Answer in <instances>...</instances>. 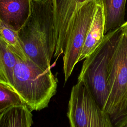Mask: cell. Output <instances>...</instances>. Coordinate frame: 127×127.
Segmentation results:
<instances>
[{"label":"cell","instance_id":"1","mask_svg":"<svg viewBox=\"0 0 127 127\" xmlns=\"http://www.w3.org/2000/svg\"><path fill=\"white\" fill-rule=\"evenodd\" d=\"M18 33L28 57L44 69L51 67L55 50L52 0H31L30 15Z\"/></svg>","mask_w":127,"mask_h":127},{"label":"cell","instance_id":"2","mask_svg":"<svg viewBox=\"0 0 127 127\" xmlns=\"http://www.w3.org/2000/svg\"><path fill=\"white\" fill-rule=\"evenodd\" d=\"M57 85L58 80L51 67L44 69L29 57L17 58L13 70V89L32 111L48 107L56 93Z\"/></svg>","mask_w":127,"mask_h":127},{"label":"cell","instance_id":"3","mask_svg":"<svg viewBox=\"0 0 127 127\" xmlns=\"http://www.w3.org/2000/svg\"><path fill=\"white\" fill-rule=\"evenodd\" d=\"M123 30L120 27L105 35L101 44L84 60L77 81L88 88L100 107L105 111L107 81L110 66Z\"/></svg>","mask_w":127,"mask_h":127},{"label":"cell","instance_id":"4","mask_svg":"<svg viewBox=\"0 0 127 127\" xmlns=\"http://www.w3.org/2000/svg\"><path fill=\"white\" fill-rule=\"evenodd\" d=\"M107 85L105 112L113 127H124L127 122V39L123 32L112 60Z\"/></svg>","mask_w":127,"mask_h":127},{"label":"cell","instance_id":"5","mask_svg":"<svg viewBox=\"0 0 127 127\" xmlns=\"http://www.w3.org/2000/svg\"><path fill=\"white\" fill-rule=\"evenodd\" d=\"M71 127H113L108 114L86 86L77 81L72 87L67 112Z\"/></svg>","mask_w":127,"mask_h":127},{"label":"cell","instance_id":"6","mask_svg":"<svg viewBox=\"0 0 127 127\" xmlns=\"http://www.w3.org/2000/svg\"><path fill=\"white\" fill-rule=\"evenodd\" d=\"M97 2L89 0L75 12L67 31L63 59V71L66 82L78 62L87 34L93 19Z\"/></svg>","mask_w":127,"mask_h":127},{"label":"cell","instance_id":"7","mask_svg":"<svg viewBox=\"0 0 127 127\" xmlns=\"http://www.w3.org/2000/svg\"><path fill=\"white\" fill-rule=\"evenodd\" d=\"M89 0H52L55 34L54 58H58L64 53L71 20L76 10Z\"/></svg>","mask_w":127,"mask_h":127},{"label":"cell","instance_id":"8","mask_svg":"<svg viewBox=\"0 0 127 127\" xmlns=\"http://www.w3.org/2000/svg\"><path fill=\"white\" fill-rule=\"evenodd\" d=\"M31 12V0H0V20L18 31Z\"/></svg>","mask_w":127,"mask_h":127},{"label":"cell","instance_id":"9","mask_svg":"<svg viewBox=\"0 0 127 127\" xmlns=\"http://www.w3.org/2000/svg\"><path fill=\"white\" fill-rule=\"evenodd\" d=\"M105 20L102 6L97 3L96 10L88 31L78 62L91 54L103 42L104 37Z\"/></svg>","mask_w":127,"mask_h":127},{"label":"cell","instance_id":"10","mask_svg":"<svg viewBox=\"0 0 127 127\" xmlns=\"http://www.w3.org/2000/svg\"><path fill=\"white\" fill-rule=\"evenodd\" d=\"M103 9L105 34L119 28L125 22L126 0H96Z\"/></svg>","mask_w":127,"mask_h":127},{"label":"cell","instance_id":"11","mask_svg":"<svg viewBox=\"0 0 127 127\" xmlns=\"http://www.w3.org/2000/svg\"><path fill=\"white\" fill-rule=\"evenodd\" d=\"M31 112L25 103L13 105L0 114V127H30L34 123Z\"/></svg>","mask_w":127,"mask_h":127},{"label":"cell","instance_id":"12","mask_svg":"<svg viewBox=\"0 0 127 127\" xmlns=\"http://www.w3.org/2000/svg\"><path fill=\"white\" fill-rule=\"evenodd\" d=\"M17 58L10 51L0 33V82L12 88L13 70Z\"/></svg>","mask_w":127,"mask_h":127},{"label":"cell","instance_id":"13","mask_svg":"<svg viewBox=\"0 0 127 127\" xmlns=\"http://www.w3.org/2000/svg\"><path fill=\"white\" fill-rule=\"evenodd\" d=\"M0 33L8 48L16 57L21 59L29 57L25 51L18 31L9 28L0 20Z\"/></svg>","mask_w":127,"mask_h":127},{"label":"cell","instance_id":"14","mask_svg":"<svg viewBox=\"0 0 127 127\" xmlns=\"http://www.w3.org/2000/svg\"><path fill=\"white\" fill-rule=\"evenodd\" d=\"M24 103V101L13 88L0 82V114L13 105Z\"/></svg>","mask_w":127,"mask_h":127},{"label":"cell","instance_id":"15","mask_svg":"<svg viewBox=\"0 0 127 127\" xmlns=\"http://www.w3.org/2000/svg\"><path fill=\"white\" fill-rule=\"evenodd\" d=\"M123 32L124 34L125 35L127 39V21L125 22L121 26Z\"/></svg>","mask_w":127,"mask_h":127},{"label":"cell","instance_id":"16","mask_svg":"<svg viewBox=\"0 0 127 127\" xmlns=\"http://www.w3.org/2000/svg\"><path fill=\"white\" fill-rule=\"evenodd\" d=\"M124 127H127V123L125 124V125H124Z\"/></svg>","mask_w":127,"mask_h":127}]
</instances>
